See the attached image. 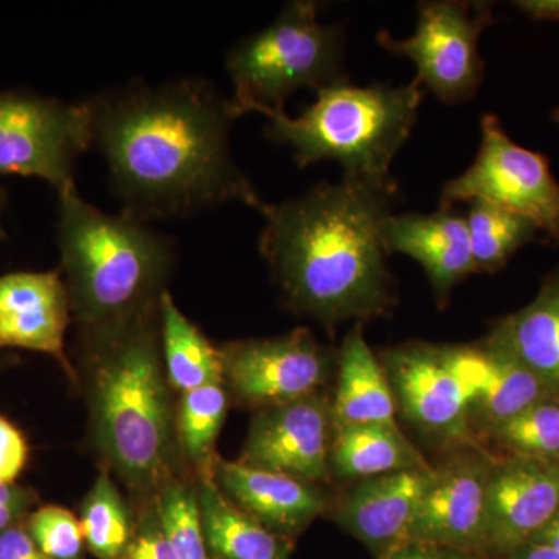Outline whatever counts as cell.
Wrapping results in <instances>:
<instances>
[{
    "mask_svg": "<svg viewBox=\"0 0 559 559\" xmlns=\"http://www.w3.org/2000/svg\"><path fill=\"white\" fill-rule=\"evenodd\" d=\"M87 105L92 145L108 164L124 215L148 223L235 201L266 207L231 156L230 100L209 81H131Z\"/></svg>",
    "mask_w": 559,
    "mask_h": 559,
    "instance_id": "cell-1",
    "label": "cell"
},
{
    "mask_svg": "<svg viewBox=\"0 0 559 559\" xmlns=\"http://www.w3.org/2000/svg\"><path fill=\"white\" fill-rule=\"evenodd\" d=\"M399 182L344 176L267 204L259 248L288 310L329 330L389 318L399 289L382 241Z\"/></svg>",
    "mask_w": 559,
    "mask_h": 559,
    "instance_id": "cell-2",
    "label": "cell"
},
{
    "mask_svg": "<svg viewBox=\"0 0 559 559\" xmlns=\"http://www.w3.org/2000/svg\"><path fill=\"white\" fill-rule=\"evenodd\" d=\"M81 337L92 440L108 473L151 502L175 477L179 448L159 312Z\"/></svg>",
    "mask_w": 559,
    "mask_h": 559,
    "instance_id": "cell-3",
    "label": "cell"
},
{
    "mask_svg": "<svg viewBox=\"0 0 559 559\" xmlns=\"http://www.w3.org/2000/svg\"><path fill=\"white\" fill-rule=\"evenodd\" d=\"M57 240L72 318L81 334L159 312L175 267V242L131 216L109 215L76 187L58 193Z\"/></svg>",
    "mask_w": 559,
    "mask_h": 559,
    "instance_id": "cell-4",
    "label": "cell"
},
{
    "mask_svg": "<svg viewBox=\"0 0 559 559\" xmlns=\"http://www.w3.org/2000/svg\"><path fill=\"white\" fill-rule=\"evenodd\" d=\"M425 90L417 80L403 86L348 80L316 92V102L300 116L270 114L266 135L293 150L300 168L322 160L337 162L344 176L390 178V165L409 139Z\"/></svg>",
    "mask_w": 559,
    "mask_h": 559,
    "instance_id": "cell-5",
    "label": "cell"
},
{
    "mask_svg": "<svg viewBox=\"0 0 559 559\" xmlns=\"http://www.w3.org/2000/svg\"><path fill=\"white\" fill-rule=\"evenodd\" d=\"M319 10L312 0H294L267 27L231 47L226 69L237 119L248 112L264 117L283 112L294 92L304 87L318 92L348 80L344 31L336 24H322Z\"/></svg>",
    "mask_w": 559,
    "mask_h": 559,
    "instance_id": "cell-6",
    "label": "cell"
},
{
    "mask_svg": "<svg viewBox=\"0 0 559 559\" xmlns=\"http://www.w3.org/2000/svg\"><path fill=\"white\" fill-rule=\"evenodd\" d=\"M480 131L476 159L444 182L440 207L484 201L532 221L547 240L559 245V182L547 157L518 145L492 114L481 116Z\"/></svg>",
    "mask_w": 559,
    "mask_h": 559,
    "instance_id": "cell-7",
    "label": "cell"
},
{
    "mask_svg": "<svg viewBox=\"0 0 559 559\" xmlns=\"http://www.w3.org/2000/svg\"><path fill=\"white\" fill-rule=\"evenodd\" d=\"M492 22L491 3L430 0L418 3L409 38L396 39L382 31L377 39L382 49L414 62L423 90L455 106L476 97L484 83L479 39Z\"/></svg>",
    "mask_w": 559,
    "mask_h": 559,
    "instance_id": "cell-8",
    "label": "cell"
},
{
    "mask_svg": "<svg viewBox=\"0 0 559 559\" xmlns=\"http://www.w3.org/2000/svg\"><path fill=\"white\" fill-rule=\"evenodd\" d=\"M91 146L87 102L0 92V175L35 176L61 193L75 187L76 164Z\"/></svg>",
    "mask_w": 559,
    "mask_h": 559,
    "instance_id": "cell-9",
    "label": "cell"
},
{
    "mask_svg": "<svg viewBox=\"0 0 559 559\" xmlns=\"http://www.w3.org/2000/svg\"><path fill=\"white\" fill-rule=\"evenodd\" d=\"M224 384L246 406H282L322 393L334 356L307 329L221 345Z\"/></svg>",
    "mask_w": 559,
    "mask_h": 559,
    "instance_id": "cell-10",
    "label": "cell"
},
{
    "mask_svg": "<svg viewBox=\"0 0 559 559\" xmlns=\"http://www.w3.org/2000/svg\"><path fill=\"white\" fill-rule=\"evenodd\" d=\"M380 360L396 409L415 429L439 443L479 447L471 425L468 390L444 345L411 342L385 349Z\"/></svg>",
    "mask_w": 559,
    "mask_h": 559,
    "instance_id": "cell-11",
    "label": "cell"
},
{
    "mask_svg": "<svg viewBox=\"0 0 559 559\" xmlns=\"http://www.w3.org/2000/svg\"><path fill=\"white\" fill-rule=\"evenodd\" d=\"M333 436L331 401L318 393L257 412L238 462L249 468L322 484L331 477Z\"/></svg>",
    "mask_w": 559,
    "mask_h": 559,
    "instance_id": "cell-12",
    "label": "cell"
},
{
    "mask_svg": "<svg viewBox=\"0 0 559 559\" xmlns=\"http://www.w3.org/2000/svg\"><path fill=\"white\" fill-rule=\"evenodd\" d=\"M495 462L479 447H468L436 468L412 530V543L484 555Z\"/></svg>",
    "mask_w": 559,
    "mask_h": 559,
    "instance_id": "cell-13",
    "label": "cell"
},
{
    "mask_svg": "<svg viewBox=\"0 0 559 559\" xmlns=\"http://www.w3.org/2000/svg\"><path fill=\"white\" fill-rule=\"evenodd\" d=\"M559 514V459L496 460L488 485L484 555L506 558Z\"/></svg>",
    "mask_w": 559,
    "mask_h": 559,
    "instance_id": "cell-14",
    "label": "cell"
},
{
    "mask_svg": "<svg viewBox=\"0 0 559 559\" xmlns=\"http://www.w3.org/2000/svg\"><path fill=\"white\" fill-rule=\"evenodd\" d=\"M72 319L61 270L0 275V349L51 356L75 380L66 353V333Z\"/></svg>",
    "mask_w": 559,
    "mask_h": 559,
    "instance_id": "cell-15",
    "label": "cell"
},
{
    "mask_svg": "<svg viewBox=\"0 0 559 559\" xmlns=\"http://www.w3.org/2000/svg\"><path fill=\"white\" fill-rule=\"evenodd\" d=\"M433 476L436 466L359 480L334 509L333 520L384 558L412 543V530Z\"/></svg>",
    "mask_w": 559,
    "mask_h": 559,
    "instance_id": "cell-16",
    "label": "cell"
},
{
    "mask_svg": "<svg viewBox=\"0 0 559 559\" xmlns=\"http://www.w3.org/2000/svg\"><path fill=\"white\" fill-rule=\"evenodd\" d=\"M448 359L469 393L471 425L476 437L539 401L559 399L538 377L510 356L479 345H444Z\"/></svg>",
    "mask_w": 559,
    "mask_h": 559,
    "instance_id": "cell-17",
    "label": "cell"
},
{
    "mask_svg": "<svg viewBox=\"0 0 559 559\" xmlns=\"http://www.w3.org/2000/svg\"><path fill=\"white\" fill-rule=\"evenodd\" d=\"M382 241L390 253H403L421 264L440 308L450 304L452 289L471 274L476 261L471 249L465 213L439 209L429 213H400L389 216Z\"/></svg>",
    "mask_w": 559,
    "mask_h": 559,
    "instance_id": "cell-18",
    "label": "cell"
},
{
    "mask_svg": "<svg viewBox=\"0 0 559 559\" xmlns=\"http://www.w3.org/2000/svg\"><path fill=\"white\" fill-rule=\"evenodd\" d=\"M212 476L234 506L286 539L330 509L329 495L319 484L249 468L238 460L216 455Z\"/></svg>",
    "mask_w": 559,
    "mask_h": 559,
    "instance_id": "cell-19",
    "label": "cell"
},
{
    "mask_svg": "<svg viewBox=\"0 0 559 559\" xmlns=\"http://www.w3.org/2000/svg\"><path fill=\"white\" fill-rule=\"evenodd\" d=\"M489 347L520 362L559 396V267L527 307L496 320Z\"/></svg>",
    "mask_w": 559,
    "mask_h": 559,
    "instance_id": "cell-20",
    "label": "cell"
},
{
    "mask_svg": "<svg viewBox=\"0 0 559 559\" xmlns=\"http://www.w3.org/2000/svg\"><path fill=\"white\" fill-rule=\"evenodd\" d=\"M334 430L345 426L400 428L396 401L380 358L369 347L364 323H355L337 353L336 395L331 401Z\"/></svg>",
    "mask_w": 559,
    "mask_h": 559,
    "instance_id": "cell-21",
    "label": "cell"
},
{
    "mask_svg": "<svg viewBox=\"0 0 559 559\" xmlns=\"http://www.w3.org/2000/svg\"><path fill=\"white\" fill-rule=\"evenodd\" d=\"M197 491L210 558L289 559V540L234 506L213 476L198 477Z\"/></svg>",
    "mask_w": 559,
    "mask_h": 559,
    "instance_id": "cell-22",
    "label": "cell"
},
{
    "mask_svg": "<svg viewBox=\"0 0 559 559\" xmlns=\"http://www.w3.org/2000/svg\"><path fill=\"white\" fill-rule=\"evenodd\" d=\"M429 468L432 465L400 428L356 425L334 430L331 476L364 480L400 471Z\"/></svg>",
    "mask_w": 559,
    "mask_h": 559,
    "instance_id": "cell-23",
    "label": "cell"
},
{
    "mask_svg": "<svg viewBox=\"0 0 559 559\" xmlns=\"http://www.w3.org/2000/svg\"><path fill=\"white\" fill-rule=\"evenodd\" d=\"M162 358L171 388L179 392L224 384L223 356L204 333L179 310L170 290L159 305Z\"/></svg>",
    "mask_w": 559,
    "mask_h": 559,
    "instance_id": "cell-24",
    "label": "cell"
},
{
    "mask_svg": "<svg viewBox=\"0 0 559 559\" xmlns=\"http://www.w3.org/2000/svg\"><path fill=\"white\" fill-rule=\"evenodd\" d=\"M229 409L226 384H209L183 392L176 409V440L179 450L193 463L198 477L212 476L216 439Z\"/></svg>",
    "mask_w": 559,
    "mask_h": 559,
    "instance_id": "cell-25",
    "label": "cell"
},
{
    "mask_svg": "<svg viewBox=\"0 0 559 559\" xmlns=\"http://www.w3.org/2000/svg\"><path fill=\"white\" fill-rule=\"evenodd\" d=\"M468 205L465 219L477 272L503 270L518 250L539 234L535 223L518 213L484 201H471Z\"/></svg>",
    "mask_w": 559,
    "mask_h": 559,
    "instance_id": "cell-26",
    "label": "cell"
},
{
    "mask_svg": "<svg viewBox=\"0 0 559 559\" xmlns=\"http://www.w3.org/2000/svg\"><path fill=\"white\" fill-rule=\"evenodd\" d=\"M79 521L84 543L98 559H119L130 544L134 533L130 510L108 471L81 502Z\"/></svg>",
    "mask_w": 559,
    "mask_h": 559,
    "instance_id": "cell-27",
    "label": "cell"
},
{
    "mask_svg": "<svg viewBox=\"0 0 559 559\" xmlns=\"http://www.w3.org/2000/svg\"><path fill=\"white\" fill-rule=\"evenodd\" d=\"M151 502L176 559H212L202 528L197 487L173 477Z\"/></svg>",
    "mask_w": 559,
    "mask_h": 559,
    "instance_id": "cell-28",
    "label": "cell"
},
{
    "mask_svg": "<svg viewBox=\"0 0 559 559\" xmlns=\"http://www.w3.org/2000/svg\"><path fill=\"white\" fill-rule=\"evenodd\" d=\"M509 455L559 459V400L539 401L492 429L489 436Z\"/></svg>",
    "mask_w": 559,
    "mask_h": 559,
    "instance_id": "cell-29",
    "label": "cell"
},
{
    "mask_svg": "<svg viewBox=\"0 0 559 559\" xmlns=\"http://www.w3.org/2000/svg\"><path fill=\"white\" fill-rule=\"evenodd\" d=\"M40 551L53 559H80L84 536L79 518L58 506L33 510L24 522Z\"/></svg>",
    "mask_w": 559,
    "mask_h": 559,
    "instance_id": "cell-30",
    "label": "cell"
},
{
    "mask_svg": "<svg viewBox=\"0 0 559 559\" xmlns=\"http://www.w3.org/2000/svg\"><path fill=\"white\" fill-rule=\"evenodd\" d=\"M119 559H176L170 544L165 539L153 502L134 525L130 544Z\"/></svg>",
    "mask_w": 559,
    "mask_h": 559,
    "instance_id": "cell-31",
    "label": "cell"
},
{
    "mask_svg": "<svg viewBox=\"0 0 559 559\" xmlns=\"http://www.w3.org/2000/svg\"><path fill=\"white\" fill-rule=\"evenodd\" d=\"M31 457L22 430L0 415V484H16Z\"/></svg>",
    "mask_w": 559,
    "mask_h": 559,
    "instance_id": "cell-32",
    "label": "cell"
},
{
    "mask_svg": "<svg viewBox=\"0 0 559 559\" xmlns=\"http://www.w3.org/2000/svg\"><path fill=\"white\" fill-rule=\"evenodd\" d=\"M36 502L38 495L35 489L17 484H0V533L27 520Z\"/></svg>",
    "mask_w": 559,
    "mask_h": 559,
    "instance_id": "cell-33",
    "label": "cell"
},
{
    "mask_svg": "<svg viewBox=\"0 0 559 559\" xmlns=\"http://www.w3.org/2000/svg\"><path fill=\"white\" fill-rule=\"evenodd\" d=\"M24 522L0 533V559H53L33 543Z\"/></svg>",
    "mask_w": 559,
    "mask_h": 559,
    "instance_id": "cell-34",
    "label": "cell"
},
{
    "mask_svg": "<svg viewBox=\"0 0 559 559\" xmlns=\"http://www.w3.org/2000/svg\"><path fill=\"white\" fill-rule=\"evenodd\" d=\"M381 559H447V550L429 544L409 543Z\"/></svg>",
    "mask_w": 559,
    "mask_h": 559,
    "instance_id": "cell-35",
    "label": "cell"
},
{
    "mask_svg": "<svg viewBox=\"0 0 559 559\" xmlns=\"http://www.w3.org/2000/svg\"><path fill=\"white\" fill-rule=\"evenodd\" d=\"M518 9L535 21H559V0H522Z\"/></svg>",
    "mask_w": 559,
    "mask_h": 559,
    "instance_id": "cell-36",
    "label": "cell"
},
{
    "mask_svg": "<svg viewBox=\"0 0 559 559\" xmlns=\"http://www.w3.org/2000/svg\"><path fill=\"white\" fill-rule=\"evenodd\" d=\"M506 559H559V554L547 544L528 540L518 549L510 551Z\"/></svg>",
    "mask_w": 559,
    "mask_h": 559,
    "instance_id": "cell-37",
    "label": "cell"
},
{
    "mask_svg": "<svg viewBox=\"0 0 559 559\" xmlns=\"http://www.w3.org/2000/svg\"><path fill=\"white\" fill-rule=\"evenodd\" d=\"M532 540H539V543L547 544V546H550L551 549L557 550L559 554V514L550 524H547L546 527L540 530L538 535Z\"/></svg>",
    "mask_w": 559,
    "mask_h": 559,
    "instance_id": "cell-38",
    "label": "cell"
},
{
    "mask_svg": "<svg viewBox=\"0 0 559 559\" xmlns=\"http://www.w3.org/2000/svg\"><path fill=\"white\" fill-rule=\"evenodd\" d=\"M447 550V559H487L485 555L477 551Z\"/></svg>",
    "mask_w": 559,
    "mask_h": 559,
    "instance_id": "cell-39",
    "label": "cell"
},
{
    "mask_svg": "<svg viewBox=\"0 0 559 559\" xmlns=\"http://www.w3.org/2000/svg\"><path fill=\"white\" fill-rule=\"evenodd\" d=\"M3 205H5V191H3L2 187H0V240H5L7 238L5 229H3L2 226Z\"/></svg>",
    "mask_w": 559,
    "mask_h": 559,
    "instance_id": "cell-40",
    "label": "cell"
},
{
    "mask_svg": "<svg viewBox=\"0 0 559 559\" xmlns=\"http://www.w3.org/2000/svg\"><path fill=\"white\" fill-rule=\"evenodd\" d=\"M554 120L558 121V123H559V108L557 110H555Z\"/></svg>",
    "mask_w": 559,
    "mask_h": 559,
    "instance_id": "cell-41",
    "label": "cell"
},
{
    "mask_svg": "<svg viewBox=\"0 0 559 559\" xmlns=\"http://www.w3.org/2000/svg\"><path fill=\"white\" fill-rule=\"evenodd\" d=\"M2 367H3V360L0 359V370H2Z\"/></svg>",
    "mask_w": 559,
    "mask_h": 559,
    "instance_id": "cell-42",
    "label": "cell"
}]
</instances>
